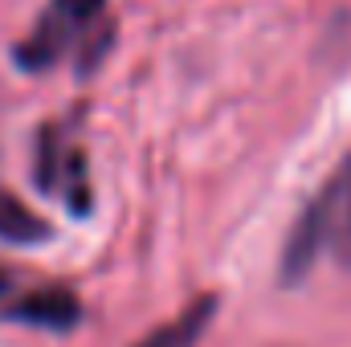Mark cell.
<instances>
[{
	"instance_id": "obj_1",
	"label": "cell",
	"mask_w": 351,
	"mask_h": 347,
	"mask_svg": "<svg viewBox=\"0 0 351 347\" xmlns=\"http://www.w3.org/2000/svg\"><path fill=\"white\" fill-rule=\"evenodd\" d=\"M106 0H53L45 8V16L37 21V29L16 45V66L21 70H49L66 58V49L86 33L90 25H98Z\"/></svg>"
},
{
	"instance_id": "obj_2",
	"label": "cell",
	"mask_w": 351,
	"mask_h": 347,
	"mask_svg": "<svg viewBox=\"0 0 351 347\" xmlns=\"http://www.w3.org/2000/svg\"><path fill=\"white\" fill-rule=\"evenodd\" d=\"M327 250V204H323V192L311 200V208L298 217L294 233L286 237V250H282V282L286 286H298L311 265L319 261V254Z\"/></svg>"
},
{
	"instance_id": "obj_3",
	"label": "cell",
	"mask_w": 351,
	"mask_h": 347,
	"mask_svg": "<svg viewBox=\"0 0 351 347\" xmlns=\"http://www.w3.org/2000/svg\"><path fill=\"white\" fill-rule=\"evenodd\" d=\"M8 319L41 327V331H70L82 319V307H78L74 290H66V286H41V290H29L25 298H16L8 307Z\"/></svg>"
},
{
	"instance_id": "obj_4",
	"label": "cell",
	"mask_w": 351,
	"mask_h": 347,
	"mask_svg": "<svg viewBox=\"0 0 351 347\" xmlns=\"http://www.w3.org/2000/svg\"><path fill=\"white\" fill-rule=\"evenodd\" d=\"M213 315H217V294H204V298L188 302L172 323H164V327H156L152 335H143L135 347H196L204 339Z\"/></svg>"
},
{
	"instance_id": "obj_5",
	"label": "cell",
	"mask_w": 351,
	"mask_h": 347,
	"mask_svg": "<svg viewBox=\"0 0 351 347\" xmlns=\"http://www.w3.org/2000/svg\"><path fill=\"white\" fill-rule=\"evenodd\" d=\"M323 204H327V246L351 270V156L343 160L339 176L323 188Z\"/></svg>"
},
{
	"instance_id": "obj_6",
	"label": "cell",
	"mask_w": 351,
	"mask_h": 347,
	"mask_svg": "<svg viewBox=\"0 0 351 347\" xmlns=\"http://www.w3.org/2000/svg\"><path fill=\"white\" fill-rule=\"evenodd\" d=\"M49 237V225L29 208L21 204L12 192L0 188V241H12V246H37Z\"/></svg>"
},
{
	"instance_id": "obj_7",
	"label": "cell",
	"mask_w": 351,
	"mask_h": 347,
	"mask_svg": "<svg viewBox=\"0 0 351 347\" xmlns=\"http://www.w3.org/2000/svg\"><path fill=\"white\" fill-rule=\"evenodd\" d=\"M4 286H8V278H4V274H0V290H4Z\"/></svg>"
}]
</instances>
